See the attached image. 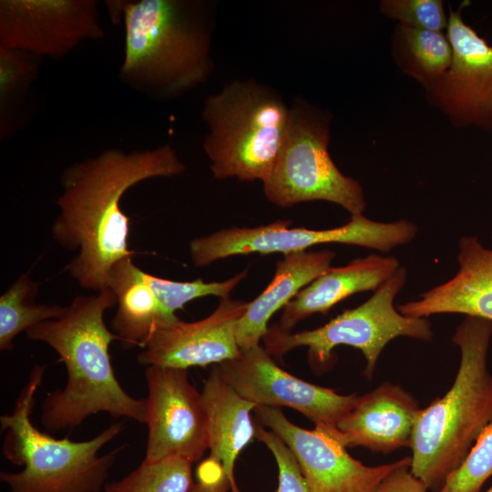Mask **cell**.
I'll use <instances>...</instances> for the list:
<instances>
[{
  "label": "cell",
  "instance_id": "1",
  "mask_svg": "<svg viewBox=\"0 0 492 492\" xmlns=\"http://www.w3.org/2000/svg\"><path fill=\"white\" fill-rule=\"evenodd\" d=\"M185 169L170 144L129 152L108 148L64 169L51 233L61 247L78 250L65 269L81 287L95 292L108 287L113 265L136 254L128 245L129 218L120 207L126 191Z\"/></svg>",
  "mask_w": 492,
  "mask_h": 492
},
{
  "label": "cell",
  "instance_id": "2",
  "mask_svg": "<svg viewBox=\"0 0 492 492\" xmlns=\"http://www.w3.org/2000/svg\"><path fill=\"white\" fill-rule=\"evenodd\" d=\"M116 303L109 287L95 295H79L58 318L26 332L30 340L54 349L67 368L65 387L44 399L41 423L46 430L74 428L99 412L145 423L146 398H134L122 388L110 360L109 344L117 337L105 324L104 313Z\"/></svg>",
  "mask_w": 492,
  "mask_h": 492
},
{
  "label": "cell",
  "instance_id": "3",
  "mask_svg": "<svg viewBox=\"0 0 492 492\" xmlns=\"http://www.w3.org/2000/svg\"><path fill=\"white\" fill-rule=\"evenodd\" d=\"M119 79L150 99L175 98L210 77L212 17L200 0L122 1Z\"/></svg>",
  "mask_w": 492,
  "mask_h": 492
},
{
  "label": "cell",
  "instance_id": "4",
  "mask_svg": "<svg viewBox=\"0 0 492 492\" xmlns=\"http://www.w3.org/2000/svg\"><path fill=\"white\" fill-rule=\"evenodd\" d=\"M491 336L492 321L466 316L452 338L461 353L454 384L419 412L410 471L428 490L437 492L443 487L492 421V374L487 368Z\"/></svg>",
  "mask_w": 492,
  "mask_h": 492
},
{
  "label": "cell",
  "instance_id": "5",
  "mask_svg": "<svg viewBox=\"0 0 492 492\" xmlns=\"http://www.w3.org/2000/svg\"><path fill=\"white\" fill-rule=\"evenodd\" d=\"M44 373L45 366H34L14 410L0 417L1 430L5 431L3 454L24 466L15 473L2 471L0 480L9 492H101L125 446L102 456L97 453L121 433L123 423L111 424L86 441L56 439L41 432L33 425L31 414Z\"/></svg>",
  "mask_w": 492,
  "mask_h": 492
},
{
  "label": "cell",
  "instance_id": "6",
  "mask_svg": "<svg viewBox=\"0 0 492 492\" xmlns=\"http://www.w3.org/2000/svg\"><path fill=\"white\" fill-rule=\"evenodd\" d=\"M201 118L208 128L203 150L215 179H268L291 118V106L278 91L253 78L233 80L205 99Z\"/></svg>",
  "mask_w": 492,
  "mask_h": 492
},
{
  "label": "cell",
  "instance_id": "7",
  "mask_svg": "<svg viewBox=\"0 0 492 492\" xmlns=\"http://www.w3.org/2000/svg\"><path fill=\"white\" fill-rule=\"evenodd\" d=\"M331 117L304 98H294L286 138L268 179L265 198L290 208L301 202L325 200L351 215L363 214L366 201L362 185L344 175L333 161Z\"/></svg>",
  "mask_w": 492,
  "mask_h": 492
},
{
  "label": "cell",
  "instance_id": "8",
  "mask_svg": "<svg viewBox=\"0 0 492 492\" xmlns=\"http://www.w3.org/2000/svg\"><path fill=\"white\" fill-rule=\"evenodd\" d=\"M406 278V268L400 266L366 302L316 329L291 333L275 325L269 327L262 338L265 350L272 356L281 357L296 347L306 346L310 363L316 368H325L332 363L336 346L349 345L363 353L366 360L364 374L372 379L377 360L391 340L398 336L432 339L427 318L405 316L395 308L394 301Z\"/></svg>",
  "mask_w": 492,
  "mask_h": 492
},
{
  "label": "cell",
  "instance_id": "9",
  "mask_svg": "<svg viewBox=\"0 0 492 492\" xmlns=\"http://www.w3.org/2000/svg\"><path fill=\"white\" fill-rule=\"evenodd\" d=\"M289 220H277L254 228L232 227L193 239L190 254L195 267L218 260L249 253H282L306 251L325 243H343L387 252L411 242L416 236L415 223L401 219L393 222L372 220L363 214L351 215L345 224L325 230L289 228Z\"/></svg>",
  "mask_w": 492,
  "mask_h": 492
},
{
  "label": "cell",
  "instance_id": "10",
  "mask_svg": "<svg viewBox=\"0 0 492 492\" xmlns=\"http://www.w3.org/2000/svg\"><path fill=\"white\" fill-rule=\"evenodd\" d=\"M464 2L449 6L446 34L452 46L448 69L424 88L425 99L456 128L492 131V46L462 17Z\"/></svg>",
  "mask_w": 492,
  "mask_h": 492
},
{
  "label": "cell",
  "instance_id": "11",
  "mask_svg": "<svg viewBox=\"0 0 492 492\" xmlns=\"http://www.w3.org/2000/svg\"><path fill=\"white\" fill-rule=\"evenodd\" d=\"M222 377L243 398L257 405L293 408L315 426L337 430L340 420L354 406L358 395L308 383L280 368L261 345L241 350L231 360L215 364Z\"/></svg>",
  "mask_w": 492,
  "mask_h": 492
},
{
  "label": "cell",
  "instance_id": "12",
  "mask_svg": "<svg viewBox=\"0 0 492 492\" xmlns=\"http://www.w3.org/2000/svg\"><path fill=\"white\" fill-rule=\"evenodd\" d=\"M148 442L144 460H200L209 449L208 417L201 393L187 369L149 365L145 372Z\"/></svg>",
  "mask_w": 492,
  "mask_h": 492
},
{
  "label": "cell",
  "instance_id": "13",
  "mask_svg": "<svg viewBox=\"0 0 492 492\" xmlns=\"http://www.w3.org/2000/svg\"><path fill=\"white\" fill-rule=\"evenodd\" d=\"M97 0H1L0 46L60 60L105 32Z\"/></svg>",
  "mask_w": 492,
  "mask_h": 492
},
{
  "label": "cell",
  "instance_id": "14",
  "mask_svg": "<svg viewBox=\"0 0 492 492\" xmlns=\"http://www.w3.org/2000/svg\"><path fill=\"white\" fill-rule=\"evenodd\" d=\"M254 411L259 422L293 452L310 492H379L391 472L411 462V456H405L389 464L368 466L351 456L333 434L323 427H300L277 407L257 405Z\"/></svg>",
  "mask_w": 492,
  "mask_h": 492
},
{
  "label": "cell",
  "instance_id": "15",
  "mask_svg": "<svg viewBox=\"0 0 492 492\" xmlns=\"http://www.w3.org/2000/svg\"><path fill=\"white\" fill-rule=\"evenodd\" d=\"M249 302L221 299L206 318L176 323L159 329L147 341L138 354L140 364L187 369L191 366L218 364L237 357L241 349L236 326Z\"/></svg>",
  "mask_w": 492,
  "mask_h": 492
},
{
  "label": "cell",
  "instance_id": "16",
  "mask_svg": "<svg viewBox=\"0 0 492 492\" xmlns=\"http://www.w3.org/2000/svg\"><path fill=\"white\" fill-rule=\"evenodd\" d=\"M421 408L402 386L383 383L359 395L354 406L340 420L335 437L345 446H364L389 453L410 447Z\"/></svg>",
  "mask_w": 492,
  "mask_h": 492
},
{
  "label": "cell",
  "instance_id": "17",
  "mask_svg": "<svg viewBox=\"0 0 492 492\" xmlns=\"http://www.w3.org/2000/svg\"><path fill=\"white\" fill-rule=\"evenodd\" d=\"M457 272L419 299L397 305L405 316L426 318L438 313H462L492 321V249L477 236L458 242Z\"/></svg>",
  "mask_w": 492,
  "mask_h": 492
},
{
  "label": "cell",
  "instance_id": "18",
  "mask_svg": "<svg viewBox=\"0 0 492 492\" xmlns=\"http://www.w3.org/2000/svg\"><path fill=\"white\" fill-rule=\"evenodd\" d=\"M394 256L371 254L341 267H330L304 287L284 308L275 326L286 333L314 313L325 314L354 293L375 291L400 267Z\"/></svg>",
  "mask_w": 492,
  "mask_h": 492
},
{
  "label": "cell",
  "instance_id": "19",
  "mask_svg": "<svg viewBox=\"0 0 492 492\" xmlns=\"http://www.w3.org/2000/svg\"><path fill=\"white\" fill-rule=\"evenodd\" d=\"M335 256L331 250L296 251L283 255L276 263L274 275L254 300L236 326L241 350L260 345L274 313L284 308L304 287L323 273Z\"/></svg>",
  "mask_w": 492,
  "mask_h": 492
},
{
  "label": "cell",
  "instance_id": "20",
  "mask_svg": "<svg viewBox=\"0 0 492 492\" xmlns=\"http://www.w3.org/2000/svg\"><path fill=\"white\" fill-rule=\"evenodd\" d=\"M207 417L210 458L221 464L231 492H241L234 477L240 453L255 437L251 412L257 405L241 396L214 364L201 392Z\"/></svg>",
  "mask_w": 492,
  "mask_h": 492
},
{
  "label": "cell",
  "instance_id": "21",
  "mask_svg": "<svg viewBox=\"0 0 492 492\" xmlns=\"http://www.w3.org/2000/svg\"><path fill=\"white\" fill-rule=\"evenodd\" d=\"M108 287L118 303L110 321L111 330L126 348H144L154 333L180 320L165 312L147 282L145 272L132 261V257L113 265Z\"/></svg>",
  "mask_w": 492,
  "mask_h": 492
},
{
  "label": "cell",
  "instance_id": "22",
  "mask_svg": "<svg viewBox=\"0 0 492 492\" xmlns=\"http://www.w3.org/2000/svg\"><path fill=\"white\" fill-rule=\"evenodd\" d=\"M391 55L403 74L425 88L448 69L452 46L446 33L397 24L392 32Z\"/></svg>",
  "mask_w": 492,
  "mask_h": 492
},
{
  "label": "cell",
  "instance_id": "23",
  "mask_svg": "<svg viewBox=\"0 0 492 492\" xmlns=\"http://www.w3.org/2000/svg\"><path fill=\"white\" fill-rule=\"evenodd\" d=\"M43 58L0 46V137L10 138L18 130L26 98L39 77Z\"/></svg>",
  "mask_w": 492,
  "mask_h": 492
},
{
  "label": "cell",
  "instance_id": "24",
  "mask_svg": "<svg viewBox=\"0 0 492 492\" xmlns=\"http://www.w3.org/2000/svg\"><path fill=\"white\" fill-rule=\"evenodd\" d=\"M39 283L28 273L21 274L0 297V350H13L14 339L22 332L58 318L66 307L37 303Z\"/></svg>",
  "mask_w": 492,
  "mask_h": 492
},
{
  "label": "cell",
  "instance_id": "25",
  "mask_svg": "<svg viewBox=\"0 0 492 492\" xmlns=\"http://www.w3.org/2000/svg\"><path fill=\"white\" fill-rule=\"evenodd\" d=\"M192 462L169 457L143 462L120 480L107 483L104 492H189Z\"/></svg>",
  "mask_w": 492,
  "mask_h": 492
},
{
  "label": "cell",
  "instance_id": "26",
  "mask_svg": "<svg viewBox=\"0 0 492 492\" xmlns=\"http://www.w3.org/2000/svg\"><path fill=\"white\" fill-rule=\"evenodd\" d=\"M246 276L247 271H243L222 282H206L201 279L191 282H178L145 272V279L160 305L168 314L172 316L176 315L177 310L197 298L209 295L218 296L220 299L230 298L231 292Z\"/></svg>",
  "mask_w": 492,
  "mask_h": 492
},
{
  "label": "cell",
  "instance_id": "27",
  "mask_svg": "<svg viewBox=\"0 0 492 492\" xmlns=\"http://www.w3.org/2000/svg\"><path fill=\"white\" fill-rule=\"evenodd\" d=\"M492 476V421L476 440L461 465L437 492H480Z\"/></svg>",
  "mask_w": 492,
  "mask_h": 492
},
{
  "label": "cell",
  "instance_id": "28",
  "mask_svg": "<svg viewBox=\"0 0 492 492\" xmlns=\"http://www.w3.org/2000/svg\"><path fill=\"white\" fill-rule=\"evenodd\" d=\"M379 11L398 25L446 33L448 15L441 0H382Z\"/></svg>",
  "mask_w": 492,
  "mask_h": 492
},
{
  "label": "cell",
  "instance_id": "29",
  "mask_svg": "<svg viewBox=\"0 0 492 492\" xmlns=\"http://www.w3.org/2000/svg\"><path fill=\"white\" fill-rule=\"evenodd\" d=\"M255 437L272 452L278 466V488L276 492H310L298 460L291 448L272 431L261 425H255Z\"/></svg>",
  "mask_w": 492,
  "mask_h": 492
},
{
  "label": "cell",
  "instance_id": "30",
  "mask_svg": "<svg viewBox=\"0 0 492 492\" xmlns=\"http://www.w3.org/2000/svg\"><path fill=\"white\" fill-rule=\"evenodd\" d=\"M196 483L189 492H228L231 484L220 463L208 457L197 469Z\"/></svg>",
  "mask_w": 492,
  "mask_h": 492
},
{
  "label": "cell",
  "instance_id": "31",
  "mask_svg": "<svg viewBox=\"0 0 492 492\" xmlns=\"http://www.w3.org/2000/svg\"><path fill=\"white\" fill-rule=\"evenodd\" d=\"M411 462L391 472L382 482L379 492H427L426 486L410 471Z\"/></svg>",
  "mask_w": 492,
  "mask_h": 492
},
{
  "label": "cell",
  "instance_id": "32",
  "mask_svg": "<svg viewBox=\"0 0 492 492\" xmlns=\"http://www.w3.org/2000/svg\"><path fill=\"white\" fill-rule=\"evenodd\" d=\"M486 492H492V486Z\"/></svg>",
  "mask_w": 492,
  "mask_h": 492
}]
</instances>
